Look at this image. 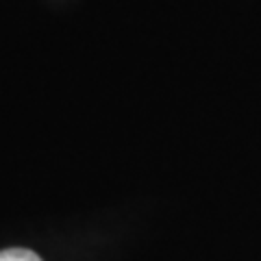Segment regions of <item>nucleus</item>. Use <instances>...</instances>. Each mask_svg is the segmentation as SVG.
<instances>
[{
  "mask_svg": "<svg viewBox=\"0 0 261 261\" xmlns=\"http://www.w3.org/2000/svg\"><path fill=\"white\" fill-rule=\"evenodd\" d=\"M0 261H42V259L27 248H9L0 252Z\"/></svg>",
  "mask_w": 261,
  "mask_h": 261,
  "instance_id": "nucleus-1",
  "label": "nucleus"
}]
</instances>
